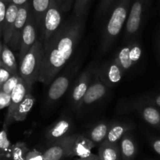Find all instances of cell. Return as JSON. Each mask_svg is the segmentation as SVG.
I'll return each instance as SVG.
<instances>
[{"mask_svg": "<svg viewBox=\"0 0 160 160\" xmlns=\"http://www.w3.org/2000/svg\"><path fill=\"white\" fill-rule=\"evenodd\" d=\"M87 17L72 16L43 45V58L38 82L49 86L73 56L84 31Z\"/></svg>", "mask_w": 160, "mask_h": 160, "instance_id": "obj_1", "label": "cell"}, {"mask_svg": "<svg viewBox=\"0 0 160 160\" xmlns=\"http://www.w3.org/2000/svg\"><path fill=\"white\" fill-rule=\"evenodd\" d=\"M132 0H117L106 17L102 32L101 51L106 53L124 28Z\"/></svg>", "mask_w": 160, "mask_h": 160, "instance_id": "obj_2", "label": "cell"}, {"mask_svg": "<svg viewBox=\"0 0 160 160\" xmlns=\"http://www.w3.org/2000/svg\"><path fill=\"white\" fill-rule=\"evenodd\" d=\"M82 59L78 56L70 61L67 67H64L62 74H59L50 83L45 98V107L49 108L56 104L68 90L71 82L79 71Z\"/></svg>", "mask_w": 160, "mask_h": 160, "instance_id": "obj_3", "label": "cell"}, {"mask_svg": "<svg viewBox=\"0 0 160 160\" xmlns=\"http://www.w3.org/2000/svg\"><path fill=\"white\" fill-rule=\"evenodd\" d=\"M43 58V43L38 40L30 49L24 57L20 62L19 75L31 89L36 82H38Z\"/></svg>", "mask_w": 160, "mask_h": 160, "instance_id": "obj_4", "label": "cell"}, {"mask_svg": "<svg viewBox=\"0 0 160 160\" xmlns=\"http://www.w3.org/2000/svg\"><path fill=\"white\" fill-rule=\"evenodd\" d=\"M150 3L151 0H134L132 2L124 26V43L139 39L145 24Z\"/></svg>", "mask_w": 160, "mask_h": 160, "instance_id": "obj_5", "label": "cell"}, {"mask_svg": "<svg viewBox=\"0 0 160 160\" xmlns=\"http://www.w3.org/2000/svg\"><path fill=\"white\" fill-rule=\"evenodd\" d=\"M98 64L92 61L88 67L78 75L72 87L70 96V104L73 110L77 112L79 111L80 106L84 94L87 92L92 78L98 68Z\"/></svg>", "mask_w": 160, "mask_h": 160, "instance_id": "obj_6", "label": "cell"}, {"mask_svg": "<svg viewBox=\"0 0 160 160\" xmlns=\"http://www.w3.org/2000/svg\"><path fill=\"white\" fill-rule=\"evenodd\" d=\"M120 111H134L146 123L160 130V110L155 105L134 99L120 105Z\"/></svg>", "mask_w": 160, "mask_h": 160, "instance_id": "obj_7", "label": "cell"}, {"mask_svg": "<svg viewBox=\"0 0 160 160\" xmlns=\"http://www.w3.org/2000/svg\"><path fill=\"white\" fill-rule=\"evenodd\" d=\"M79 133H71L54 142L50 143L44 150V160H63L67 157H72L73 144Z\"/></svg>", "mask_w": 160, "mask_h": 160, "instance_id": "obj_8", "label": "cell"}, {"mask_svg": "<svg viewBox=\"0 0 160 160\" xmlns=\"http://www.w3.org/2000/svg\"><path fill=\"white\" fill-rule=\"evenodd\" d=\"M62 11L56 0H51L49 7L45 13L43 22V29L40 39L43 45L46 44L53 35L61 27L62 22Z\"/></svg>", "mask_w": 160, "mask_h": 160, "instance_id": "obj_9", "label": "cell"}, {"mask_svg": "<svg viewBox=\"0 0 160 160\" xmlns=\"http://www.w3.org/2000/svg\"><path fill=\"white\" fill-rule=\"evenodd\" d=\"M97 70L92 78L87 92L85 93L83 97L78 113L81 112V110L84 108H86L87 107L91 106L93 104L102 100L110 90V89L101 79Z\"/></svg>", "mask_w": 160, "mask_h": 160, "instance_id": "obj_10", "label": "cell"}, {"mask_svg": "<svg viewBox=\"0 0 160 160\" xmlns=\"http://www.w3.org/2000/svg\"><path fill=\"white\" fill-rule=\"evenodd\" d=\"M39 38H40V35H39L38 28L37 23L33 16L32 12H31L28 17V21L23 28L21 39H20V50L18 51L19 62L23 60L25 55L34 45V43L38 40Z\"/></svg>", "mask_w": 160, "mask_h": 160, "instance_id": "obj_11", "label": "cell"}, {"mask_svg": "<svg viewBox=\"0 0 160 160\" xmlns=\"http://www.w3.org/2000/svg\"><path fill=\"white\" fill-rule=\"evenodd\" d=\"M97 71L103 83L110 89L120 84L124 75V72L116 62L114 58L108 60L98 65Z\"/></svg>", "mask_w": 160, "mask_h": 160, "instance_id": "obj_12", "label": "cell"}, {"mask_svg": "<svg viewBox=\"0 0 160 160\" xmlns=\"http://www.w3.org/2000/svg\"><path fill=\"white\" fill-rule=\"evenodd\" d=\"M31 89L28 87L24 80L20 77L19 83H17V86L14 88L12 93H11L10 104H9V106L8 107L7 114H6L4 124H3L4 128L8 129V127L14 122L13 115L15 113L16 110H17V107L23 101L27 94L28 93H31Z\"/></svg>", "mask_w": 160, "mask_h": 160, "instance_id": "obj_13", "label": "cell"}, {"mask_svg": "<svg viewBox=\"0 0 160 160\" xmlns=\"http://www.w3.org/2000/svg\"><path fill=\"white\" fill-rule=\"evenodd\" d=\"M31 12V1L26 3L23 6L19 7L18 13H17V19H16L15 24H14L13 30H12V38L9 43V46L13 50H20V39H21L22 33H23V28L25 24L28 21V17Z\"/></svg>", "mask_w": 160, "mask_h": 160, "instance_id": "obj_14", "label": "cell"}, {"mask_svg": "<svg viewBox=\"0 0 160 160\" xmlns=\"http://www.w3.org/2000/svg\"><path fill=\"white\" fill-rule=\"evenodd\" d=\"M73 128L72 119L68 116H63L50 125L45 131V138L48 144L71 134Z\"/></svg>", "mask_w": 160, "mask_h": 160, "instance_id": "obj_15", "label": "cell"}, {"mask_svg": "<svg viewBox=\"0 0 160 160\" xmlns=\"http://www.w3.org/2000/svg\"><path fill=\"white\" fill-rule=\"evenodd\" d=\"M134 124L131 121L113 120L110 122L106 141L110 143H119L125 133L131 131Z\"/></svg>", "mask_w": 160, "mask_h": 160, "instance_id": "obj_16", "label": "cell"}, {"mask_svg": "<svg viewBox=\"0 0 160 160\" xmlns=\"http://www.w3.org/2000/svg\"><path fill=\"white\" fill-rule=\"evenodd\" d=\"M18 10L19 6L13 4V3H9L7 9H6L2 33L3 42L8 44V45H9V42H10L11 38H12V30H13L14 24H15L16 19H17Z\"/></svg>", "mask_w": 160, "mask_h": 160, "instance_id": "obj_17", "label": "cell"}, {"mask_svg": "<svg viewBox=\"0 0 160 160\" xmlns=\"http://www.w3.org/2000/svg\"><path fill=\"white\" fill-rule=\"evenodd\" d=\"M122 160H134L137 155V144L131 131L125 133L119 141Z\"/></svg>", "mask_w": 160, "mask_h": 160, "instance_id": "obj_18", "label": "cell"}, {"mask_svg": "<svg viewBox=\"0 0 160 160\" xmlns=\"http://www.w3.org/2000/svg\"><path fill=\"white\" fill-rule=\"evenodd\" d=\"M109 121L102 120L97 122L94 125H92L85 133L87 137H88L91 141H93L95 144H100L106 141L108 131H109V125H110Z\"/></svg>", "mask_w": 160, "mask_h": 160, "instance_id": "obj_19", "label": "cell"}, {"mask_svg": "<svg viewBox=\"0 0 160 160\" xmlns=\"http://www.w3.org/2000/svg\"><path fill=\"white\" fill-rule=\"evenodd\" d=\"M96 144L84 134H79L75 141L72 156L86 158L92 155V150Z\"/></svg>", "mask_w": 160, "mask_h": 160, "instance_id": "obj_20", "label": "cell"}, {"mask_svg": "<svg viewBox=\"0 0 160 160\" xmlns=\"http://www.w3.org/2000/svg\"><path fill=\"white\" fill-rule=\"evenodd\" d=\"M50 3L51 0H31V12L37 23L40 37L42 34L44 19L49 7Z\"/></svg>", "mask_w": 160, "mask_h": 160, "instance_id": "obj_21", "label": "cell"}, {"mask_svg": "<svg viewBox=\"0 0 160 160\" xmlns=\"http://www.w3.org/2000/svg\"><path fill=\"white\" fill-rule=\"evenodd\" d=\"M98 155L101 160H122L119 143L104 141L99 144Z\"/></svg>", "mask_w": 160, "mask_h": 160, "instance_id": "obj_22", "label": "cell"}, {"mask_svg": "<svg viewBox=\"0 0 160 160\" xmlns=\"http://www.w3.org/2000/svg\"><path fill=\"white\" fill-rule=\"evenodd\" d=\"M1 67L7 69L12 75L19 74V67L17 66L15 55L8 44L5 42H2L1 52Z\"/></svg>", "mask_w": 160, "mask_h": 160, "instance_id": "obj_23", "label": "cell"}, {"mask_svg": "<svg viewBox=\"0 0 160 160\" xmlns=\"http://www.w3.org/2000/svg\"><path fill=\"white\" fill-rule=\"evenodd\" d=\"M34 102H35L34 97L31 93H28L23 101L17 107V110L13 115V121L22 122V121L25 120L28 115L32 109Z\"/></svg>", "mask_w": 160, "mask_h": 160, "instance_id": "obj_24", "label": "cell"}, {"mask_svg": "<svg viewBox=\"0 0 160 160\" xmlns=\"http://www.w3.org/2000/svg\"><path fill=\"white\" fill-rule=\"evenodd\" d=\"M114 60L119 64L122 70L124 72H128L131 67H132L133 64L130 57V43H124V45L120 49L117 54L114 56Z\"/></svg>", "mask_w": 160, "mask_h": 160, "instance_id": "obj_25", "label": "cell"}, {"mask_svg": "<svg viewBox=\"0 0 160 160\" xmlns=\"http://www.w3.org/2000/svg\"><path fill=\"white\" fill-rule=\"evenodd\" d=\"M29 148L27 146L26 143L19 141L12 144L11 148L9 158L10 160H25Z\"/></svg>", "mask_w": 160, "mask_h": 160, "instance_id": "obj_26", "label": "cell"}, {"mask_svg": "<svg viewBox=\"0 0 160 160\" xmlns=\"http://www.w3.org/2000/svg\"><path fill=\"white\" fill-rule=\"evenodd\" d=\"M12 144L8 138L7 128L2 127L0 130V156L6 155L9 157Z\"/></svg>", "mask_w": 160, "mask_h": 160, "instance_id": "obj_27", "label": "cell"}, {"mask_svg": "<svg viewBox=\"0 0 160 160\" xmlns=\"http://www.w3.org/2000/svg\"><path fill=\"white\" fill-rule=\"evenodd\" d=\"M128 43V42H127ZM130 43V57L132 62L133 65L137 64L142 56V46L141 45L138 39H134V40L129 42Z\"/></svg>", "mask_w": 160, "mask_h": 160, "instance_id": "obj_28", "label": "cell"}, {"mask_svg": "<svg viewBox=\"0 0 160 160\" xmlns=\"http://www.w3.org/2000/svg\"><path fill=\"white\" fill-rule=\"evenodd\" d=\"M91 0H75L73 3V15L78 18L87 17L88 9Z\"/></svg>", "mask_w": 160, "mask_h": 160, "instance_id": "obj_29", "label": "cell"}, {"mask_svg": "<svg viewBox=\"0 0 160 160\" xmlns=\"http://www.w3.org/2000/svg\"><path fill=\"white\" fill-rule=\"evenodd\" d=\"M116 2L117 0H100L96 11V18L102 20L105 17H107Z\"/></svg>", "mask_w": 160, "mask_h": 160, "instance_id": "obj_30", "label": "cell"}, {"mask_svg": "<svg viewBox=\"0 0 160 160\" xmlns=\"http://www.w3.org/2000/svg\"><path fill=\"white\" fill-rule=\"evenodd\" d=\"M20 76L19 74H15V75H12L10 76V78L4 83V84L1 87V91L6 93L9 94L11 95L12 90L14 89V88L17 86V83H19V80H20Z\"/></svg>", "mask_w": 160, "mask_h": 160, "instance_id": "obj_31", "label": "cell"}, {"mask_svg": "<svg viewBox=\"0 0 160 160\" xmlns=\"http://www.w3.org/2000/svg\"><path fill=\"white\" fill-rule=\"evenodd\" d=\"M136 99L139 101L155 105L158 108H160V93L142 96V97H137Z\"/></svg>", "mask_w": 160, "mask_h": 160, "instance_id": "obj_32", "label": "cell"}, {"mask_svg": "<svg viewBox=\"0 0 160 160\" xmlns=\"http://www.w3.org/2000/svg\"><path fill=\"white\" fill-rule=\"evenodd\" d=\"M8 5H9V3L6 0H0V35L2 36L3 25H4V20Z\"/></svg>", "mask_w": 160, "mask_h": 160, "instance_id": "obj_33", "label": "cell"}, {"mask_svg": "<svg viewBox=\"0 0 160 160\" xmlns=\"http://www.w3.org/2000/svg\"><path fill=\"white\" fill-rule=\"evenodd\" d=\"M25 160H44L43 153L37 149H31L28 151Z\"/></svg>", "mask_w": 160, "mask_h": 160, "instance_id": "obj_34", "label": "cell"}, {"mask_svg": "<svg viewBox=\"0 0 160 160\" xmlns=\"http://www.w3.org/2000/svg\"><path fill=\"white\" fill-rule=\"evenodd\" d=\"M56 3L59 6L60 9L63 13H67L70 11L72 6H73L75 0H56Z\"/></svg>", "mask_w": 160, "mask_h": 160, "instance_id": "obj_35", "label": "cell"}, {"mask_svg": "<svg viewBox=\"0 0 160 160\" xmlns=\"http://www.w3.org/2000/svg\"><path fill=\"white\" fill-rule=\"evenodd\" d=\"M11 100V95L0 90V109L9 107Z\"/></svg>", "mask_w": 160, "mask_h": 160, "instance_id": "obj_36", "label": "cell"}, {"mask_svg": "<svg viewBox=\"0 0 160 160\" xmlns=\"http://www.w3.org/2000/svg\"><path fill=\"white\" fill-rule=\"evenodd\" d=\"M148 140L153 150L160 155V138L155 136H148Z\"/></svg>", "mask_w": 160, "mask_h": 160, "instance_id": "obj_37", "label": "cell"}, {"mask_svg": "<svg viewBox=\"0 0 160 160\" xmlns=\"http://www.w3.org/2000/svg\"><path fill=\"white\" fill-rule=\"evenodd\" d=\"M12 74L7 70V69L4 68V67H0V86L2 87L3 84L10 78Z\"/></svg>", "mask_w": 160, "mask_h": 160, "instance_id": "obj_38", "label": "cell"}, {"mask_svg": "<svg viewBox=\"0 0 160 160\" xmlns=\"http://www.w3.org/2000/svg\"><path fill=\"white\" fill-rule=\"evenodd\" d=\"M75 160H101L99 155H95V154H92L89 156L86 157V158H78Z\"/></svg>", "mask_w": 160, "mask_h": 160, "instance_id": "obj_39", "label": "cell"}, {"mask_svg": "<svg viewBox=\"0 0 160 160\" xmlns=\"http://www.w3.org/2000/svg\"><path fill=\"white\" fill-rule=\"evenodd\" d=\"M30 1H31V0H10V2H9V3H13V4L17 5V6H19V7H20V6L25 5L26 3H29Z\"/></svg>", "mask_w": 160, "mask_h": 160, "instance_id": "obj_40", "label": "cell"}, {"mask_svg": "<svg viewBox=\"0 0 160 160\" xmlns=\"http://www.w3.org/2000/svg\"><path fill=\"white\" fill-rule=\"evenodd\" d=\"M157 45H158V49H159V51L160 53V30L159 35H158V38H157Z\"/></svg>", "mask_w": 160, "mask_h": 160, "instance_id": "obj_41", "label": "cell"}, {"mask_svg": "<svg viewBox=\"0 0 160 160\" xmlns=\"http://www.w3.org/2000/svg\"><path fill=\"white\" fill-rule=\"evenodd\" d=\"M0 160H10V158L6 155H2V156H0Z\"/></svg>", "mask_w": 160, "mask_h": 160, "instance_id": "obj_42", "label": "cell"}, {"mask_svg": "<svg viewBox=\"0 0 160 160\" xmlns=\"http://www.w3.org/2000/svg\"><path fill=\"white\" fill-rule=\"evenodd\" d=\"M2 49V42H0V67H1V52Z\"/></svg>", "mask_w": 160, "mask_h": 160, "instance_id": "obj_43", "label": "cell"}, {"mask_svg": "<svg viewBox=\"0 0 160 160\" xmlns=\"http://www.w3.org/2000/svg\"><path fill=\"white\" fill-rule=\"evenodd\" d=\"M6 1H7V2H8V3H9V2H10V0H6Z\"/></svg>", "mask_w": 160, "mask_h": 160, "instance_id": "obj_44", "label": "cell"}, {"mask_svg": "<svg viewBox=\"0 0 160 160\" xmlns=\"http://www.w3.org/2000/svg\"><path fill=\"white\" fill-rule=\"evenodd\" d=\"M1 36H2V35H0V38H1ZM0 42H1V40H0Z\"/></svg>", "mask_w": 160, "mask_h": 160, "instance_id": "obj_45", "label": "cell"}, {"mask_svg": "<svg viewBox=\"0 0 160 160\" xmlns=\"http://www.w3.org/2000/svg\"><path fill=\"white\" fill-rule=\"evenodd\" d=\"M0 90H1V86H0Z\"/></svg>", "mask_w": 160, "mask_h": 160, "instance_id": "obj_46", "label": "cell"}]
</instances>
